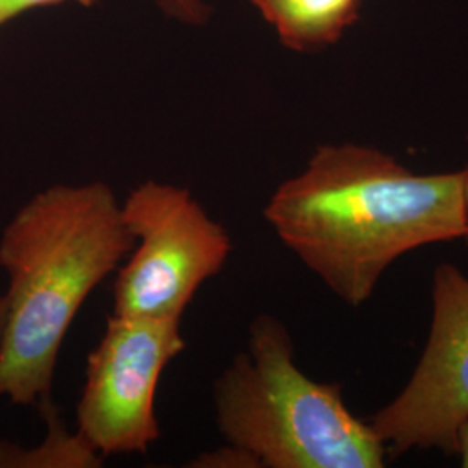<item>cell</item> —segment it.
Wrapping results in <instances>:
<instances>
[{"label": "cell", "instance_id": "1", "mask_svg": "<svg viewBox=\"0 0 468 468\" xmlns=\"http://www.w3.org/2000/svg\"><path fill=\"white\" fill-rule=\"evenodd\" d=\"M262 214L284 247L354 309L408 251L468 233L463 170L417 174L354 143L318 146Z\"/></svg>", "mask_w": 468, "mask_h": 468}, {"label": "cell", "instance_id": "2", "mask_svg": "<svg viewBox=\"0 0 468 468\" xmlns=\"http://www.w3.org/2000/svg\"><path fill=\"white\" fill-rule=\"evenodd\" d=\"M134 245L122 201L101 181L52 185L17 208L0 233L7 276L0 399L38 411L52 401L69 326Z\"/></svg>", "mask_w": 468, "mask_h": 468}, {"label": "cell", "instance_id": "3", "mask_svg": "<svg viewBox=\"0 0 468 468\" xmlns=\"http://www.w3.org/2000/svg\"><path fill=\"white\" fill-rule=\"evenodd\" d=\"M214 417L228 446L259 468H384V442L357 419L340 384L316 382L295 363L283 321L259 314L247 349L214 382Z\"/></svg>", "mask_w": 468, "mask_h": 468}, {"label": "cell", "instance_id": "4", "mask_svg": "<svg viewBox=\"0 0 468 468\" xmlns=\"http://www.w3.org/2000/svg\"><path fill=\"white\" fill-rule=\"evenodd\" d=\"M122 216L135 245L118 271L112 314L181 319L231 257L229 234L187 187L153 179L129 191Z\"/></svg>", "mask_w": 468, "mask_h": 468}, {"label": "cell", "instance_id": "5", "mask_svg": "<svg viewBox=\"0 0 468 468\" xmlns=\"http://www.w3.org/2000/svg\"><path fill=\"white\" fill-rule=\"evenodd\" d=\"M185 349L181 319L108 318L77 402V434L92 452H148L162 435L154 411L160 378Z\"/></svg>", "mask_w": 468, "mask_h": 468}, {"label": "cell", "instance_id": "6", "mask_svg": "<svg viewBox=\"0 0 468 468\" xmlns=\"http://www.w3.org/2000/svg\"><path fill=\"white\" fill-rule=\"evenodd\" d=\"M468 421V276L442 262L432 276L427 344L401 392L368 419L387 458L410 452H458Z\"/></svg>", "mask_w": 468, "mask_h": 468}, {"label": "cell", "instance_id": "7", "mask_svg": "<svg viewBox=\"0 0 468 468\" xmlns=\"http://www.w3.org/2000/svg\"><path fill=\"white\" fill-rule=\"evenodd\" d=\"M288 49L328 48L359 19L361 0H250Z\"/></svg>", "mask_w": 468, "mask_h": 468}, {"label": "cell", "instance_id": "8", "mask_svg": "<svg viewBox=\"0 0 468 468\" xmlns=\"http://www.w3.org/2000/svg\"><path fill=\"white\" fill-rule=\"evenodd\" d=\"M48 423V437L37 448H21L0 439V467H98L101 456L79 434L67 432L52 401L40 410Z\"/></svg>", "mask_w": 468, "mask_h": 468}, {"label": "cell", "instance_id": "9", "mask_svg": "<svg viewBox=\"0 0 468 468\" xmlns=\"http://www.w3.org/2000/svg\"><path fill=\"white\" fill-rule=\"evenodd\" d=\"M168 16L176 17L189 25H201L210 15L203 0H156Z\"/></svg>", "mask_w": 468, "mask_h": 468}, {"label": "cell", "instance_id": "10", "mask_svg": "<svg viewBox=\"0 0 468 468\" xmlns=\"http://www.w3.org/2000/svg\"><path fill=\"white\" fill-rule=\"evenodd\" d=\"M63 2H77L82 5H92L98 0H0V25H4L9 19L19 16L35 7L56 5V4H63Z\"/></svg>", "mask_w": 468, "mask_h": 468}, {"label": "cell", "instance_id": "11", "mask_svg": "<svg viewBox=\"0 0 468 468\" xmlns=\"http://www.w3.org/2000/svg\"><path fill=\"white\" fill-rule=\"evenodd\" d=\"M456 456L460 458V465L468 468V421L460 431V439H458V452Z\"/></svg>", "mask_w": 468, "mask_h": 468}, {"label": "cell", "instance_id": "12", "mask_svg": "<svg viewBox=\"0 0 468 468\" xmlns=\"http://www.w3.org/2000/svg\"><path fill=\"white\" fill-rule=\"evenodd\" d=\"M4 326H5V297H4V293H2V295H0V344H2Z\"/></svg>", "mask_w": 468, "mask_h": 468}, {"label": "cell", "instance_id": "13", "mask_svg": "<svg viewBox=\"0 0 468 468\" xmlns=\"http://www.w3.org/2000/svg\"><path fill=\"white\" fill-rule=\"evenodd\" d=\"M463 176H465V200H467V208H468V167L463 168ZM463 241L467 243L468 247V233L465 234V238H463Z\"/></svg>", "mask_w": 468, "mask_h": 468}]
</instances>
